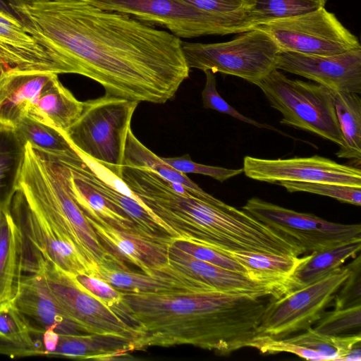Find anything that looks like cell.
<instances>
[{"instance_id":"6da1fadb","label":"cell","mask_w":361,"mask_h":361,"mask_svg":"<svg viewBox=\"0 0 361 361\" xmlns=\"http://www.w3.org/2000/svg\"><path fill=\"white\" fill-rule=\"evenodd\" d=\"M22 27L105 95L164 104L190 74L180 39L85 0H24Z\"/></svg>"},{"instance_id":"7a4b0ae2","label":"cell","mask_w":361,"mask_h":361,"mask_svg":"<svg viewBox=\"0 0 361 361\" xmlns=\"http://www.w3.org/2000/svg\"><path fill=\"white\" fill-rule=\"evenodd\" d=\"M123 294L140 326L136 350L186 344L220 355L249 346L268 302L218 291Z\"/></svg>"},{"instance_id":"3957f363","label":"cell","mask_w":361,"mask_h":361,"mask_svg":"<svg viewBox=\"0 0 361 361\" xmlns=\"http://www.w3.org/2000/svg\"><path fill=\"white\" fill-rule=\"evenodd\" d=\"M17 190L32 208L73 243L90 270L97 264L129 269L99 239L69 192L62 165L28 143L25 145Z\"/></svg>"},{"instance_id":"277c9868","label":"cell","mask_w":361,"mask_h":361,"mask_svg":"<svg viewBox=\"0 0 361 361\" xmlns=\"http://www.w3.org/2000/svg\"><path fill=\"white\" fill-rule=\"evenodd\" d=\"M138 104L105 94L87 100L79 118L63 133L78 152L120 178L127 135Z\"/></svg>"},{"instance_id":"5b68a950","label":"cell","mask_w":361,"mask_h":361,"mask_svg":"<svg viewBox=\"0 0 361 361\" xmlns=\"http://www.w3.org/2000/svg\"><path fill=\"white\" fill-rule=\"evenodd\" d=\"M256 85L270 106L281 114V123L311 132L339 147L343 145L333 90L316 82L290 79L277 69Z\"/></svg>"},{"instance_id":"8992f818","label":"cell","mask_w":361,"mask_h":361,"mask_svg":"<svg viewBox=\"0 0 361 361\" xmlns=\"http://www.w3.org/2000/svg\"><path fill=\"white\" fill-rule=\"evenodd\" d=\"M188 66L243 78L255 85L274 69L280 49L265 32L254 28L219 43L181 42Z\"/></svg>"},{"instance_id":"52a82bcc","label":"cell","mask_w":361,"mask_h":361,"mask_svg":"<svg viewBox=\"0 0 361 361\" xmlns=\"http://www.w3.org/2000/svg\"><path fill=\"white\" fill-rule=\"evenodd\" d=\"M8 210L21 235L23 273L40 274L47 264H51L71 275L88 274L90 267L73 243L32 208L18 190Z\"/></svg>"},{"instance_id":"ba28073f","label":"cell","mask_w":361,"mask_h":361,"mask_svg":"<svg viewBox=\"0 0 361 361\" xmlns=\"http://www.w3.org/2000/svg\"><path fill=\"white\" fill-rule=\"evenodd\" d=\"M254 28L267 33L280 51L329 56L361 48L357 37L324 7Z\"/></svg>"},{"instance_id":"9c48e42d","label":"cell","mask_w":361,"mask_h":361,"mask_svg":"<svg viewBox=\"0 0 361 361\" xmlns=\"http://www.w3.org/2000/svg\"><path fill=\"white\" fill-rule=\"evenodd\" d=\"M350 272L348 265L341 267L323 279L279 298H270L257 335L284 338L311 327L322 317L325 308Z\"/></svg>"},{"instance_id":"30bf717a","label":"cell","mask_w":361,"mask_h":361,"mask_svg":"<svg viewBox=\"0 0 361 361\" xmlns=\"http://www.w3.org/2000/svg\"><path fill=\"white\" fill-rule=\"evenodd\" d=\"M242 209L275 231L295 239L306 252L361 241L360 224L331 222L257 197L247 200Z\"/></svg>"},{"instance_id":"8fae6325","label":"cell","mask_w":361,"mask_h":361,"mask_svg":"<svg viewBox=\"0 0 361 361\" xmlns=\"http://www.w3.org/2000/svg\"><path fill=\"white\" fill-rule=\"evenodd\" d=\"M106 11L128 14L164 27L179 38L233 34L214 16L182 0H85Z\"/></svg>"},{"instance_id":"7c38bea8","label":"cell","mask_w":361,"mask_h":361,"mask_svg":"<svg viewBox=\"0 0 361 361\" xmlns=\"http://www.w3.org/2000/svg\"><path fill=\"white\" fill-rule=\"evenodd\" d=\"M42 273L63 310L88 333L118 336L133 341L135 345L140 334L85 290L73 275L51 264Z\"/></svg>"},{"instance_id":"4fadbf2b","label":"cell","mask_w":361,"mask_h":361,"mask_svg":"<svg viewBox=\"0 0 361 361\" xmlns=\"http://www.w3.org/2000/svg\"><path fill=\"white\" fill-rule=\"evenodd\" d=\"M243 173L250 179L276 184L281 180L331 183L361 188L360 168L330 159L310 157L266 159L246 156Z\"/></svg>"},{"instance_id":"5bb4252c","label":"cell","mask_w":361,"mask_h":361,"mask_svg":"<svg viewBox=\"0 0 361 361\" xmlns=\"http://www.w3.org/2000/svg\"><path fill=\"white\" fill-rule=\"evenodd\" d=\"M275 68L335 92L361 93V48L329 56L279 51Z\"/></svg>"},{"instance_id":"9a60e30c","label":"cell","mask_w":361,"mask_h":361,"mask_svg":"<svg viewBox=\"0 0 361 361\" xmlns=\"http://www.w3.org/2000/svg\"><path fill=\"white\" fill-rule=\"evenodd\" d=\"M13 303L35 338L47 330L59 334H90L63 310L51 292L43 273L23 275L18 293Z\"/></svg>"},{"instance_id":"2e32d148","label":"cell","mask_w":361,"mask_h":361,"mask_svg":"<svg viewBox=\"0 0 361 361\" xmlns=\"http://www.w3.org/2000/svg\"><path fill=\"white\" fill-rule=\"evenodd\" d=\"M85 216L100 241L111 253L137 266L143 273L156 274L171 266L170 243L149 238L135 231L117 228L98 216Z\"/></svg>"},{"instance_id":"e0dca14e","label":"cell","mask_w":361,"mask_h":361,"mask_svg":"<svg viewBox=\"0 0 361 361\" xmlns=\"http://www.w3.org/2000/svg\"><path fill=\"white\" fill-rule=\"evenodd\" d=\"M109 283L124 293L168 294L215 291L207 284L180 271L171 264L156 274H147L130 269L95 265L88 274Z\"/></svg>"},{"instance_id":"ac0fdd59","label":"cell","mask_w":361,"mask_h":361,"mask_svg":"<svg viewBox=\"0 0 361 361\" xmlns=\"http://www.w3.org/2000/svg\"><path fill=\"white\" fill-rule=\"evenodd\" d=\"M7 69L75 73L72 66L40 44L21 25L0 21V71Z\"/></svg>"},{"instance_id":"d6986e66","label":"cell","mask_w":361,"mask_h":361,"mask_svg":"<svg viewBox=\"0 0 361 361\" xmlns=\"http://www.w3.org/2000/svg\"><path fill=\"white\" fill-rule=\"evenodd\" d=\"M169 262L175 268L207 284L215 291L279 298L286 293L276 285L196 259L169 245Z\"/></svg>"},{"instance_id":"ffe728a7","label":"cell","mask_w":361,"mask_h":361,"mask_svg":"<svg viewBox=\"0 0 361 361\" xmlns=\"http://www.w3.org/2000/svg\"><path fill=\"white\" fill-rule=\"evenodd\" d=\"M58 78L49 72L0 71V123L15 128L48 85Z\"/></svg>"},{"instance_id":"44dd1931","label":"cell","mask_w":361,"mask_h":361,"mask_svg":"<svg viewBox=\"0 0 361 361\" xmlns=\"http://www.w3.org/2000/svg\"><path fill=\"white\" fill-rule=\"evenodd\" d=\"M305 332L290 338L266 336L261 345L266 354L289 353L307 360L340 361L356 343L361 342L360 333L329 336L310 327Z\"/></svg>"},{"instance_id":"7402d4cb","label":"cell","mask_w":361,"mask_h":361,"mask_svg":"<svg viewBox=\"0 0 361 361\" xmlns=\"http://www.w3.org/2000/svg\"><path fill=\"white\" fill-rule=\"evenodd\" d=\"M135 350L133 341L101 334H59L48 356L79 359L112 360Z\"/></svg>"},{"instance_id":"603a6c76","label":"cell","mask_w":361,"mask_h":361,"mask_svg":"<svg viewBox=\"0 0 361 361\" xmlns=\"http://www.w3.org/2000/svg\"><path fill=\"white\" fill-rule=\"evenodd\" d=\"M23 275L20 231L9 210H0V305L13 302Z\"/></svg>"},{"instance_id":"cb8c5ba5","label":"cell","mask_w":361,"mask_h":361,"mask_svg":"<svg viewBox=\"0 0 361 361\" xmlns=\"http://www.w3.org/2000/svg\"><path fill=\"white\" fill-rule=\"evenodd\" d=\"M215 249L226 254L243 266L248 271L251 279L279 286L283 288L286 293L292 290L291 276L298 267L310 257V254L299 257L293 255Z\"/></svg>"},{"instance_id":"d4e9b609","label":"cell","mask_w":361,"mask_h":361,"mask_svg":"<svg viewBox=\"0 0 361 361\" xmlns=\"http://www.w3.org/2000/svg\"><path fill=\"white\" fill-rule=\"evenodd\" d=\"M84 102L78 100L56 78L39 96L27 116L65 132L80 116Z\"/></svg>"},{"instance_id":"484cf974","label":"cell","mask_w":361,"mask_h":361,"mask_svg":"<svg viewBox=\"0 0 361 361\" xmlns=\"http://www.w3.org/2000/svg\"><path fill=\"white\" fill-rule=\"evenodd\" d=\"M123 165L149 169L166 180L181 185L190 194L198 198L221 207L227 205L204 191L185 173L176 170L150 151L135 136L131 128L127 135Z\"/></svg>"},{"instance_id":"4316f807","label":"cell","mask_w":361,"mask_h":361,"mask_svg":"<svg viewBox=\"0 0 361 361\" xmlns=\"http://www.w3.org/2000/svg\"><path fill=\"white\" fill-rule=\"evenodd\" d=\"M25 145L13 128L0 123V210L9 209L17 190Z\"/></svg>"},{"instance_id":"83f0119b","label":"cell","mask_w":361,"mask_h":361,"mask_svg":"<svg viewBox=\"0 0 361 361\" xmlns=\"http://www.w3.org/2000/svg\"><path fill=\"white\" fill-rule=\"evenodd\" d=\"M35 338L13 302L0 305V355L10 357L41 355Z\"/></svg>"},{"instance_id":"f1b7e54d","label":"cell","mask_w":361,"mask_h":361,"mask_svg":"<svg viewBox=\"0 0 361 361\" xmlns=\"http://www.w3.org/2000/svg\"><path fill=\"white\" fill-rule=\"evenodd\" d=\"M361 241L343 243L310 253V258L291 276L292 290L319 281L341 267L360 252ZM291 290V291H292Z\"/></svg>"},{"instance_id":"f546056e","label":"cell","mask_w":361,"mask_h":361,"mask_svg":"<svg viewBox=\"0 0 361 361\" xmlns=\"http://www.w3.org/2000/svg\"><path fill=\"white\" fill-rule=\"evenodd\" d=\"M335 111L343 139L338 158L361 160V99L358 94L335 92Z\"/></svg>"},{"instance_id":"4dcf8cb0","label":"cell","mask_w":361,"mask_h":361,"mask_svg":"<svg viewBox=\"0 0 361 361\" xmlns=\"http://www.w3.org/2000/svg\"><path fill=\"white\" fill-rule=\"evenodd\" d=\"M14 129L25 144L53 157L79 154L63 132L28 116L23 118Z\"/></svg>"},{"instance_id":"1f68e13d","label":"cell","mask_w":361,"mask_h":361,"mask_svg":"<svg viewBox=\"0 0 361 361\" xmlns=\"http://www.w3.org/2000/svg\"><path fill=\"white\" fill-rule=\"evenodd\" d=\"M250 12V30L267 22L296 16L324 7L326 0H254Z\"/></svg>"},{"instance_id":"d6a6232c","label":"cell","mask_w":361,"mask_h":361,"mask_svg":"<svg viewBox=\"0 0 361 361\" xmlns=\"http://www.w3.org/2000/svg\"><path fill=\"white\" fill-rule=\"evenodd\" d=\"M221 20L233 34L250 30L248 17L254 0H182Z\"/></svg>"},{"instance_id":"836d02e7","label":"cell","mask_w":361,"mask_h":361,"mask_svg":"<svg viewBox=\"0 0 361 361\" xmlns=\"http://www.w3.org/2000/svg\"><path fill=\"white\" fill-rule=\"evenodd\" d=\"M73 276L85 290L111 310L123 322L141 333L140 326L125 302L122 292L104 281L87 274Z\"/></svg>"},{"instance_id":"e575fe53","label":"cell","mask_w":361,"mask_h":361,"mask_svg":"<svg viewBox=\"0 0 361 361\" xmlns=\"http://www.w3.org/2000/svg\"><path fill=\"white\" fill-rule=\"evenodd\" d=\"M276 184L289 192H305L332 197L356 206L361 205V188L331 183H310L281 180Z\"/></svg>"},{"instance_id":"d590c367","label":"cell","mask_w":361,"mask_h":361,"mask_svg":"<svg viewBox=\"0 0 361 361\" xmlns=\"http://www.w3.org/2000/svg\"><path fill=\"white\" fill-rule=\"evenodd\" d=\"M169 246L196 259L243 274L250 277L248 271L243 266L226 254L210 246L181 238H173Z\"/></svg>"},{"instance_id":"8d00e7d4","label":"cell","mask_w":361,"mask_h":361,"mask_svg":"<svg viewBox=\"0 0 361 361\" xmlns=\"http://www.w3.org/2000/svg\"><path fill=\"white\" fill-rule=\"evenodd\" d=\"M361 326V305L324 312L314 329L325 335L339 336Z\"/></svg>"},{"instance_id":"74e56055","label":"cell","mask_w":361,"mask_h":361,"mask_svg":"<svg viewBox=\"0 0 361 361\" xmlns=\"http://www.w3.org/2000/svg\"><path fill=\"white\" fill-rule=\"evenodd\" d=\"M204 72L206 76L204 87L202 92V100L204 108L212 109L218 112L227 114L243 122L253 125L257 128H268L270 130L272 129L276 130V129L269 125L259 123L241 114L235 109L228 104L217 92L216 77L214 73L211 71H205Z\"/></svg>"},{"instance_id":"f35d334b","label":"cell","mask_w":361,"mask_h":361,"mask_svg":"<svg viewBox=\"0 0 361 361\" xmlns=\"http://www.w3.org/2000/svg\"><path fill=\"white\" fill-rule=\"evenodd\" d=\"M167 164L183 173H198L210 176L221 183L243 173V169H233L197 164L189 154L161 158Z\"/></svg>"},{"instance_id":"ab89813d","label":"cell","mask_w":361,"mask_h":361,"mask_svg":"<svg viewBox=\"0 0 361 361\" xmlns=\"http://www.w3.org/2000/svg\"><path fill=\"white\" fill-rule=\"evenodd\" d=\"M350 274L335 294L334 309L341 310L361 305V259L358 255L348 264Z\"/></svg>"},{"instance_id":"60d3db41","label":"cell","mask_w":361,"mask_h":361,"mask_svg":"<svg viewBox=\"0 0 361 361\" xmlns=\"http://www.w3.org/2000/svg\"><path fill=\"white\" fill-rule=\"evenodd\" d=\"M23 2L24 0H0V16L13 24L21 25L17 8Z\"/></svg>"},{"instance_id":"b9f144b4","label":"cell","mask_w":361,"mask_h":361,"mask_svg":"<svg viewBox=\"0 0 361 361\" xmlns=\"http://www.w3.org/2000/svg\"><path fill=\"white\" fill-rule=\"evenodd\" d=\"M361 360V342L356 343L340 361H360Z\"/></svg>"},{"instance_id":"7bdbcfd3","label":"cell","mask_w":361,"mask_h":361,"mask_svg":"<svg viewBox=\"0 0 361 361\" xmlns=\"http://www.w3.org/2000/svg\"><path fill=\"white\" fill-rule=\"evenodd\" d=\"M0 21H2V22H4V23H10L8 20H7L6 19H5L4 18H3L2 16H0ZM13 24V23H11ZM15 25V24H14Z\"/></svg>"}]
</instances>
